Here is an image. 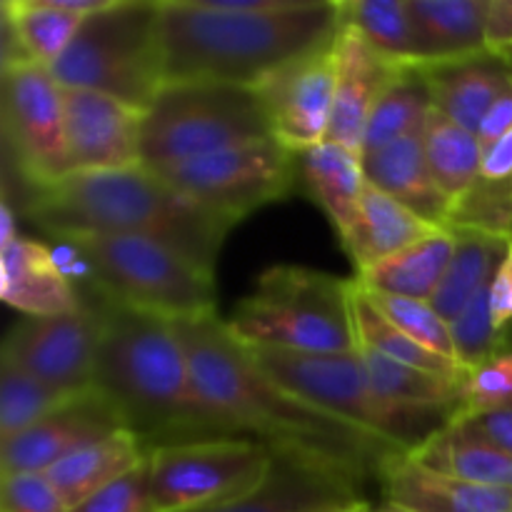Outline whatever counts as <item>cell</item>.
I'll use <instances>...</instances> for the list:
<instances>
[{
    "mask_svg": "<svg viewBox=\"0 0 512 512\" xmlns=\"http://www.w3.org/2000/svg\"><path fill=\"white\" fill-rule=\"evenodd\" d=\"M358 485L330 465L275 450L273 468L253 490L185 512H323L358 503Z\"/></svg>",
    "mask_w": 512,
    "mask_h": 512,
    "instance_id": "obj_17",
    "label": "cell"
},
{
    "mask_svg": "<svg viewBox=\"0 0 512 512\" xmlns=\"http://www.w3.org/2000/svg\"><path fill=\"white\" fill-rule=\"evenodd\" d=\"M3 15L25 58L45 68H50L70 48L85 20L75 13L33 3H20L13 13Z\"/></svg>",
    "mask_w": 512,
    "mask_h": 512,
    "instance_id": "obj_35",
    "label": "cell"
},
{
    "mask_svg": "<svg viewBox=\"0 0 512 512\" xmlns=\"http://www.w3.org/2000/svg\"><path fill=\"white\" fill-rule=\"evenodd\" d=\"M343 10L335 5L240 13L193 3H165L158 15L165 83L213 80L255 88L273 70L338 38Z\"/></svg>",
    "mask_w": 512,
    "mask_h": 512,
    "instance_id": "obj_4",
    "label": "cell"
},
{
    "mask_svg": "<svg viewBox=\"0 0 512 512\" xmlns=\"http://www.w3.org/2000/svg\"><path fill=\"white\" fill-rule=\"evenodd\" d=\"M0 512H68L45 473H15L0 480Z\"/></svg>",
    "mask_w": 512,
    "mask_h": 512,
    "instance_id": "obj_41",
    "label": "cell"
},
{
    "mask_svg": "<svg viewBox=\"0 0 512 512\" xmlns=\"http://www.w3.org/2000/svg\"><path fill=\"white\" fill-rule=\"evenodd\" d=\"M148 455L150 448L133 430H118L65 455L53 468L45 470V475L70 510L103 490L105 485L138 468L143 460H148Z\"/></svg>",
    "mask_w": 512,
    "mask_h": 512,
    "instance_id": "obj_24",
    "label": "cell"
},
{
    "mask_svg": "<svg viewBox=\"0 0 512 512\" xmlns=\"http://www.w3.org/2000/svg\"><path fill=\"white\" fill-rule=\"evenodd\" d=\"M453 423L463 428L465 433L473 435V438L485 440L493 448L512 455V405L485 410V413H463L460 410Z\"/></svg>",
    "mask_w": 512,
    "mask_h": 512,
    "instance_id": "obj_42",
    "label": "cell"
},
{
    "mask_svg": "<svg viewBox=\"0 0 512 512\" xmlns=\"http://www.w3.org/2000/svg\"><path fill=\"white\" fill-rule=\"evenodd\" d=\"M430 110L433 95L423 65H400L370 113L363 158L398 143L400 138L423 133Z\"/></svg>",
    "mask_w": 512,
    "mask_h": 512,
    "instance_id": "obj_29",
    "label": "cell"
},
{
    "mask_svg": "<svg viewBox=\"0 0 512 512\" xmlns=\"http://www.w3.org/2000/svg\"><path fill=\"white\" fill-rule=\"evenodd\" d=\"M18 5H20V0H15V8H18ZM15 8H13V10H15ZM13 10H10V13H13Z\"/></svg>",
    "mask_w": 512,
    "mask_h": 512,
    "instance_id": "obj_54",
    "label": "cell"
},
{
    "mask_svg": "<svg viewBox=\"0 0 512 512\" xmlns=\"http://www.w3.org/2000/svg\"><path fill=\"white\" fill-rule=\"evenodd\" d=\"M175 325L188 348L198 393L243 438L318 460L355 483L378 475L380 465L400 453L280 388L215 313Z\"/></svg>",
    "mask_w": 512,
    "mask_h": 512,
    "instance_id": "obj_1",
    "label": "cell"
},
{
    "mask_svg": "<svg viewBox=\"0 0 512 512\" xmlns=\"http://www.w3.org/2000/svg\"><path fill=\"white\" fill-rule=\"evenodd\" d=\"M183 3L203 5V8L215 10H240V13H280V10L330 5L328 0H183Z\"/></svg>",
    "mask_w": 512,
    "mask_h": 512,
    "instance_id": "obj_44",
    "label": "cell"
},
{
    "mask_svg": "<svg viewBox=\"0 0 512 512\" xmlns=\"http://www.w3.org/2000/svg\"><path fill=\"white\" fill-rule=\"evenodd\" d=\"M510 405H512V403H510Z\"/></svg>",
    "mask_w": 512,
    "mask_h": 512,
    "instance_id": "obj_55",
    "label": "cell"
},
{
    "mask_svg": "<svg viewBox=\"0 0 512 512\" xmlns=\"http://www.w3.org/2000/svg\"><path fill=\"white\" fill-rule=\"evenodd\" d=\"M420 465L488 488L512 490V455L450 423L413 450Z\"/></svg>",
    "mask_w": 512,
    "mask_h": 512,
    "instance_id": "obj_30",
    "label": "cell"
},
{
    "mask_svg": "<svg viewBox=\"0 0 512 512\" xmlns=\"http://www.w3.org/2000/svg\"><path fill=\"white\" fill-rule=\"evenodd\" d=\"M490 310H493L495 328L505 338L512 328V243L503 263H500L498 273H495L493 283H490Z\"/></svg>",
    "mask_w": 512,
    "mask_h": 512,
    "instance_id": "obj_43",
    "label": "cell"
},
{
    "mask_svg": "<svg viewBox=\"0 0 512 512\" xmlns=\"http://www.w3.org/2000/svg\"><path fill=\"white\" fill-rule=\"evenodd\" d=\"M155 173L185 198L235 225L293 190L298 153L285 148L280 140L265 138L155 168Z\"/></svg>",
    "mask_w": 512,
    "mask_h": 512,
    "instance_id": "obj_11",
    "label": "cell"
},
{
    "mask_svg": "<svg viewBox=\"0 0 512 512\" xmlns=\"http://www.w3.org/2000/svg\"><path fill=\"white\" fill-rule=\"evenodd\" d=\"M343 23L353 25L385 60L415 65L413 28L405 0H350Z\"/></svg>",
    "mask_w": 512,
    "mask_h": 512,
    "instance_id": "obj_34",
    "label": "cell"
},
{
    "mask_svg": "<svg viewBox=\"0 0 512 512\" xmlns=\"http://www.w3.org/2000/svg\"><path fill=\"white\" fill-rule=\"evenodd\" d=\"M353 280H340L298 265L260 273L248 298L235 305L228 330L250 348L293 353L358 350L353 320Z\"/></svg>",
    "mask_w": 512,
    "mask_h": 512,
    "instance_id": "obj_6",
    "label": "cell"
},
{
    "mask_svg": "<svg viewBox=\"0 0 512 512\" xmlns=\"http://www.w3.org/2000/svg\"><path fill=\"white\" fill-rule=\"evenodd\" d=\"M153 3H158V5H165V3H183V0H153Z\"/></svg>",
    "mask_w": 512,
    "mask_h": 512,
    "instance_id": "obj_53",
    "label": "cell"
},
{
    "mask_svg": "<svg viewBox=\"0 0 512 512\" xmlns=\"http://www.w3.org/2000/svg\"><path fill=\"white\" fill-rule=\"evenodd\" d=\"M353 320H355V333H358V345L375 350V353L393 358L403 365H413V368L430 370V373L448 375V378H463L465 368L455 360L445 358V355L433 353L418 340L405 335L403 330L395 323H390L378 305L370 300V295L360 288L358 280L353 278Z\"/></svg>",
    "mask_w": 512,
    "mask_h": 512,
    "instance_id": "obj_32",
    "label": "cell"
},
{
    "mask_svg": "<svg viewBox=\"0 0 512 512\" xmlns=\"http://www.w3.org/2000/svg\"><path fill=\"white\" fill-rule=\"evenodd\" d=\"M512 403V348L498 350L465 370L463 413H485Z\"/></svg>",
    "mask_w": 512,
    "mask_h": 512,
    "instance_id": "obj_39",
    "label": "cell"
},
{
    "mask_svg": "<svg viewBox=\"0 0 512 512\" xmlns=\"http://www.w3.org/2000/svg\"><path fill=\"white\" fill-rule=\"evenodd\" d=\"M3 130L18 173L33 190L73 173L65 143L63 85L50 68L28 58L5 63Z\"/></svg>",
    "mask_w": 512,
    "mask_h": 512,
    "instance_id": "obj_12",
    "label": "cell"
},
{
    "mask_svg": "<svg viewBox=\"0 0 512 512\" xmlns=\"http://www.w3.org/2000/svg\"><path fill=\"white\" fill-rule=\"evenodd\" d=\"M335 105L330 120V143L353 150L363 158L365 130L380 93L400 65L385 60L353 25L343 23L333 45Z\"/></svg>",
    "mask_w": 512,
    "mask_h": 512,
    "instance_id": "obj_18",
    "label": "cell"
},
{
    "mask_svg": "<svg viewBox=\"0 0 512 512\" xmlns=\"http://www.w3.org/2000/svg\"><path fill=\"white\" fill-rule=\"evenodd\" d=\"M0 223H3V230H0V245H8L10 240H15V220H13V210H10L8 203H3V210H0Z\"/></svg>",
    "mask_w": 512,
    "mask_h": 512,
    "instance_id": "obj_49",
    "label": "cell"
},
{
    "mask_svg": "<svg viewBox=\"0 0 512 512\" xmlns=\"http://www.w3.org/2000/svg\"><path fill=\"white\" fill-rule=\"evenodd\" d=\"M450 230L455 233L453 258L430 303L448 323H453L470 300L493 283L512 238L468 225H450Z\"/></svg>",
    "mask_w": 512,
    "mask_h": 512,
    "instance_id": "obj_27",
    "label": "cell"
},
{
    "mask_svg": "<svg viewBox=\"0 0 512 512\" xmlns=\"http://www.w3.org/2000/svg\"><path fill=\"white\" fill-rule=\"evenodd\" d=\"M385 498L415 512H512V490L438 473L410 453H393L378 473Z\"/></svg>",
    "mask_w": 512,
    "mask_h": 512,
    "instance_id": "obj_19",
    "label": "cell"
},
{
    "mask_svg": "<svg viewBox=\"0 0 512 512\" xmlns=\"http://www.w3.org/2000/svg\"><path fill=\"white\" fill-rule=\"evenodd\" d=\"M453 250L455 233L450 228H440L400 253L360 270L355 280L370 293L400 295V298L430 303L448 270Z\"/></svg>",
    "mask_w": 512,
    "mask_h": 512,
    "instance_id": "obj_28",
    "label": "cell"
},
{
    "mask_svg": "<svg viewBox=\"0 0 512 512\" xmlns=\"http://www.w3.org/2000/svg\"><path fill=\"white\" fill-rule=\"evenodd\" d=\"M68 512H155L153 490H150V455L138 468L105 485Z\"/></svg>",
    "mask_w": 512,
    "mask_h": 512,
    "instance_id": "obj_40",
    "label": "cell"
},
{
    "mask_svg": "<svg viewBox=\"0 0 512 512\" xmlns=\"http://www.w3.org/2000/svg\"><path fill=\"white\" fill-rule=\"evenodd\" d=\"M333 45L290 60L255 85L270 133L293 153L328 140L335 105Z\"/></svg>",
    "mask_w": 512,
    "mask_h": 512,
    "instance_id": "obj_14",
    "label": "cell"
},
{
    "mask_svg": "<svg viewBox=\"0 0 512 512\" xmlns=\"http://www.w3.org/2000/svg\"><path fill=\"white\" fill-rule=\"evenodd\" d=\"M158 15L153 0H123L88 15L50 73L63 88L98 90L145 110L165 85Z\"/></svg>",
    "mask_w": 512,
    "mask_h": 512,
    "instance_id": "obj_9",
    "label": "cell"
},
{
    "mask_svg": "<svg viewBox=\"0 0 512 512\" xmlns=\"http://www.w3.org/2000/svg\"><path fill=\"white\" fill-rule=\"evenodd\" d=\"M363 168L365 178L375 188L393 195L398 203H403L405 208H410L428 223L448 228L453 220V203L435 183L428 155H425L423 133L400 138L398 143L388 145L378 153L365 155Z\"/></svg>",
    "mask_w": 512,
    "mask_h": 512,
    "instance_id": "obj_23",
    "label": "cell"
},
{
    "mask_svg": "<svg viewBox=\"0 0 512 512\" xmlns=\"http://www.w3.org/2000/svg\"><path fill=\"white\" fill-rule=\"evenodd\" d=\"M435 230H440L438 225L428 223L410 208H405L403 203H398L393 195L383 193L373 183H368L363 203H360L358 220H355L348 238L343 240V248L348 250L350 260L360 273V270L400 253L408 245L428 238Z\"/></svg>",
    "mask_w": 512,
    "mask_h": 512,
    "instance_id": "obj_25",
    "label": "cell"
},
{
    "mask_svg": "<svg viewBox=\"0 0 512 512\" xmlns=\"http://www.w3.org/2000/svg\"><path fill=\"white\" fill-rule=\"evenodd\" d=\"M368 378L383 398L400 405H463V378L430 373L358 345Z\"/></svg>",
    "mask_w": 512,
    "mask_h": 512,
    "instance_id": "obj_33",
    "label": "cell"
},
{
    "mask_svg": "<svg viewBox=\"0 0 512 512\" xmlns=\"http://www.w3.org/2000/svg\"><path fill=\"white\" fill-rule=\"evenodd\" d=\"M323 512H370V508L365 503H350V505H338V508H330V510H323Z\"/></svg>",
    "mask_w": 512,
    "mask_h": 512,
    "instance_id": "obj_50",
    "label": "cell"
},
{
    "mask_svg": "<svg viewBox=\"0 0 512 512\" xmlns=\"http://www.w3.org/2000/svg\"><path fill=\"white\" fill-rule=\"evenodd\" d=\"M73 395L50 388L10 358L0 360V440L18 435Z\"/></svg>",
    "mask_w": 512,
    "mask_h": 512,
    "instance_id": "obj_36",
    "label": "cell"
},
{
    "mask_svg": "<svg viewBox=\"0 0 512 512\" xmlns=\"http://www.w3.org/2000/svg\"><path fill=\"white\" fill-rule=\"evenodd\" d=\"M265 138L273 133L255 88L180 80L165 83L145 108L140 163L155 170Z\"/></svg>",
    "mask_w": 512,
    "mask_h": 512,
    "instance_id": "obj_7",
    "label": "cell"
},
{
    "mask_svg": "<svg viewBox=\"0 0 512 512\" xmlns=\"http://www.w3.org/2000/svg\"><path fill=\"white\" fill-rule=\"evenodd\" d=\"M68 245L98 293L173 320L215 313V275L178 250L128 235H70Z\"/></svg>",
    "mask_w": 512,
    "mask_h": 512,
    "instance_id": "obj_8",
    "label": "cell"
},
{
    "mask_svg": "<svg viewBox=\"0 0 512 512\" xmlns=\"http://www.w3.org/2000/svg\"><path fill=\"white\" fill-rule=\"evenodd\" d=\"M360 288H363V285H360ZM365 293H368L370 300L378 305L380 313H383L390 323L398 325L405 335L418 340L420 345H425V348L433 350V353L455 360L453 330H450L448 320L433 308V303H428V300L400 298V295L370 293V290H365ZM455 363H458V360H455Z\"/></svg>",
    "mask_w": 512,
    "mask_h": 512,
    "instance_id": "obj_37",
    "label": "cell"
},
{
    "mask_svg": "<svg viewBox=\"0 0 512 512\" xmlns=\"http://www.w3.org/2000/svg\"><path fill=\"white\" fill-rule=\"evenodd\" d=\"M328 3H330V5H335V8L345 10V8H348V3H350V0H328Z\"/></svg>",
    "mask_w": 512,
    "mask_h": 512,
    "instance_id": "obj_52",
    "label": "cell"
},
{
    "mask_svg": "<svg viewBox=\"0 0 512 512\" xmlns=\"http://www.w3.org/2000/svg\"><path fill=\"white\" fill-rule=\"evenodd\" d=\"M0 298L25 318L73 313L83 305L58 255L23 235L0 248Z\"/></svg>",
    "mask_w": 512,
    "mask_h": 512,
    "instance_id": "obj_20",
    "label": "cell"
},
{
    "mask_svg": "<svg viewBox=\"0 0 512 512\" xmlns=\"http://www.w3.org/2000/svg\"><path fill=\"white\" fill-rule=\"evenodd\" d=\"M118 430H128L123 415L105 395L90 388L13 438L0 440V475L45 473L65 455Z\"/></svg>",
    "mask_w": 512,
    "mask_h": 512,
    "instance_id": "obj_15",
    "label": "cell"
},
{
    "mask_svg": "<svg viewBox=\"0 0 512 512\" xmlns=\"http://www.w3.org/2000/svg\"><path fill=\"white\" fill-rule=\"evenodd\" d=\"M480 180L485 183H512V130L483 148Z\"/></svg>",
    "mask_w": 512,
    "mask_h": 512,
    "instance_id": "obj_45",
    "label": "cell"
},
{
    "mask_svg": "<svg viewBox=\"0 0 512 512\" xmlns=\"http://www.w3.org/2000/svg\"><path fill=\"white\" fill-rule=\"evenodd\" d=\"M20 3H33V5H50V8L65 10V13H75L80 18H88V15L100 13V10H108L113 5L123 3V0H20Z\"/></svg>",
    "mask_w": 512,
    "mask_h": 512,
    "instance_id": "obj_48",
    "label": "cell"
},
{
    "mask_svg": "<svg viewBox=\"0 0 512 512\" xmlns=\"http://www.w3.org/2000/svg\"><path fill=\"white\" fill-rule=\"evenodd\" d=\"M488 48L512 55V0H493L488 23Z\"/></svg>",
    "mask_w": 512,
    "mask_h": 512,
    "instance_id": "obj_47",
    "label": "cell"
},
{
    "mask_svg": "<svg viewBox=\"0 0 512 512\" xmlns=\"http://www.w3.org/2000/svg\"><path fill=\"white\" fill-rule=\"evenodd\" d=\"M25 213L53 238L128 235L148 238L215 275L220 248L233 223L165 183L145 165L100 173H70L33 190Z\"/></svg>",
    "mask_w": 512,
    "mask_h": 512,
    "instance_id": "obj_3",
    "label": "cell"
},
{
    "mask_svg": "<svg viewBox=\"0 0 512 512\" xmlns=\"http://www.w3.org/2000/svg\"><path fill=\"white\" fill-rule=\"evenodd\" d=\"M298 173L303 175L315 203L325 210L340 240L348 238L363 203L365 178L363 158L338 143L313 145L298 153Z\"/></svg>",
    "mask_w": 512,
    "mask_h": 512,
    "instance_id": "obj_26",
    "label": "cell"
},
{
    "mask_svg": "<svg viewBox=\"0 0 512 512\" xmlns=\"http://www.w3.org/2000/svg\"><path fill=\"white\" fill-rule=\"evenodd\" d=\"M370 512H415V510H410V508H405V505H398V503H390V500H385V503L380 505V508H375V510H370Z\"/></svg>",
    "mask_w": 512,
    "mask_h": 512,
    "instance_id": "obj_51",
    "label": "cell"
},
{
    "mask_svg": "<svg viewBox=\"0 0 512 512\" xmlns=\"http://www.w3.org/2000/svg\"><path fill=\"white\" fill-rule=\"evenodd\" d=\"M423 143L435 183L440 185L455 210V205L478 185L483 145L473 130L450 120L438 108L430 110L428 125L423 130Z\"/></svg>",
    "mask_w": 512,
    "mask_h": 512,
    "instance_id": "obj_31",
    "label": "cell"
},
{
    "mask_svg": "<svg viewBox=\"0 0 512 512\" xmlns=\"http://www.w3.org/2000/svg\"><path fill=\"white\" fill-rule=\"evenodd\" d=\"M100 318L93 388L115 405L150 450L208 438H243L195 388L173 318L95 295Z\"/></svg>",
    "mask_w": 512,
    "mask_h": 512,
    "instance_id": "obj_2",
    "label": "cell"
},
{
    "mask_svg": "<svg viewBox=\"0 0 512 512\" xmlns=\"http://www.w3.org/2000/svg\"><path fill=\"white\" fill-rule=\"evenodd\" d=\"M413 28L415 65L470 58L488 48L493 0H405Z\"/></svg>",
    "mask_w": 512,
    "mask_h": 512,
    "instance_id": "obj_22",
    "label": "cell"
},
{
    "mask_svg": "<svg viewBox=\"0 0 512 512\" xmlns=\"http://www.w3.org/2000/svg\"><path fill=\"white\" fill-rule=\"evenodd\" d=\"M65 143L73 173L135 168L145 110L113 95L85 88H63Z\"/></svg>",
    "mask_w": 512,
    "mask_h": 512,
    "instance_id": "obj_16",
    "label": "cell"
},
{
    "mask_svg": "<svg viewBox=\"0 0 512 512\" xmlns=\"http://www.w3.org/2000/svg\"><path fill=\"white\" fill-rule=\"evenodd\" d=\"M450 330H453L455 360L465 370L475 368L498 350L508 348L505 338L495 328L493 310H490V285L470 300L468 308L450 323Z\"/></svg>",
    "mask_w": 512,
    "mask_h": 512,
    "instance_id": "obj_38",
    "label": "cell"
},
{
    "mask_svg": "<svg viewBox=\"0 0 512 512\" xmlns=\"http://www.w3.org/2000/svg\"><path fill=\"white\" fill-rule=\"evenodd\" d=\"M512 130V85L500 95L493 103V108L488 110V115L483 118L478 128V140L483 148H488L490 143L503 138L505 133Z\"/></svg>",
    "mask_w": 512,
    "mask_h": 512,
    "instance_id": "obj_46",
    "label": "cell"
},
{
    "mask_svg": "<svg viewBox=\"0 0 512 512\" xmlns=\"http://www.w3.org/2000/svg\"><path fill=\"white\" fill-rule=\"evenodd\" d=\"M423 70L433 95V108L475 135L495 100L512 85V55L495 50L423 65Z\"/></svg>",
    "mask_w": 512,
    "mask_h": 512,
    "instance_id": "obj_21",
    "label": "cell"
},
{
    "mask_svg": "<svg viewBox=\"0 0 512 512\" xmlns=\"http://www.w3.org/2000/svg\"><path fill=\"white\" fill-rule=\"evenodd\" d=\"M245 348L280 388L400 453L418 450L463 410V405H400L383 398L370 383L358 350L293 353L250 345Z\"/></svg>",
    "mask_w": 512,
    "mask_h": 512,
    "instance_id": "obj_5",
    "label": "cell"
},
{
    "mask_svg": "<svg viewBox=\"0 0 512 512\" xmlns=\"http://www.w3.org/2000/svg\"><path fill=\"white\" fill-rule=\"evenodd\" d=\"M100 318L93 303L73 313L25 318L13 328L3 355L65 395L93 388Z\"/></svg>",
    "mask_w": 512,
    "mask_h": 512,
    "instance_id": "obj_13",
    "label": "cell"
},
{
    "mask_svg": "<svg viewBox=\"0 0 512 512\" xmlns=\"http://www.w3.org/2000/svg\"><path fill=\"white\" fill-rule=\"evenodd\" d=\"M275 450L258 438H208L150 450L155 512H185L248 493L265 480Z\"/></svg>",
    "mask_w": 512,
    "mask_h": 512,
    "instance_id": "obj_10",
    "label": "cell"
}]
</instances>
